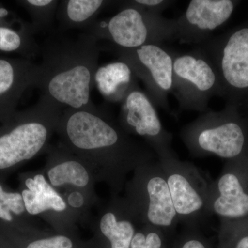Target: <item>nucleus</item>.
<instances>
[{
  "mask_svg": "<svg viewBox=\"0 0 248 248\" xmlns=\"http://www.w3.org/2000/svg\"><path fill=\"white\" fill-rule=\"evenodd\" d=\"M68 202H69L70 205L74 208H79L83 205L84 200H83V197L81 194L78 193V192H73L70 195Z\"/></svg>",
  "mask_w": 248,
  "mask_h": 248,
  "instance_id": "25",
  "label": "nucleus"
},
{
  "mask_svg": "<svg viewBox=\"0 0 248 248\" xmlns=\"http://www.w3.org/2000/svg\"><path fill=\"white\" fill-rule=\"evenodd\" d=\"M172 248H212L208 240L199 232L195 226H187L176 240Z\"/></svg>",
  "mask_w": 248,
  "mask_h": 248,
  "instance_id": "22",
  "label": "nucleus"
},
{
  "mask_svg": "<svg viewBox=\"0 0 248 248\" xmlns=\"http://www.w3.org/2000/svg\"><path fill=\"white\" fill-rule=\"evenodd\" d=\"M239 110H240V112H241L243 117H244L248 132V102L245 103V104H243L241 107H240L239 108Z\"/></svg>",
  "mask_w": 248,
  "mask_h": 248,
  "instance_id": "27",
  "label": "nucleus"
},
{
  "mask_svg": "<svg viewBox=\"0 0 248 248\" xmlns=\"http://www.w3.org/2000/svg\"><path fill=\"white\" fill-rule=\"evenodd\" d=\"M166 234L155 227L144 225L136 232L130 248H166Z\"/></svg>",
  "mask_w": 248,
  "mask_h": 248,
  "instance_id": "19",
  "label": "nucleus"
},
{
  "mask_svg": "<svg viewBox=\"0 0 248 248\" xmlns=\"http://www.w3.org/2000/svg\"><path fill=\"white\" fill-rule=\"evenodd\" d=\"M137 169L130 207L143 226L155 227L166 236L170 234L179 221L162 166L156 160Z\"/></svg>",
  "mask_w": 248,
  "mask_h": 248,
  "instance_id": "4",
  "label": "nucleus"
},
{
  "mask_svg": "<svg viewBox=\"0 0 248 248\" xmlns=\"http://www.w3.org/2000/svg\"><path fill=\"white\" fill-rule=\"evenodd\" d=\"M175 22V19H166L133 4L111 18L107 28L116 45L124 49H135L174 40Z\"/></svg>",
  "mask_w": 248,
  "mask_h": 248,
  "instance_id": "6",
  "label": "nucleus"
},
{
  "mask_svg": "<svg viewBox=\"0 0 248 248\" xmlns=\"http://www.w3.org/2000/svg\"><path fill=\"white\" fill-rule=\"evenodd\" d=\"M209 215L223 220L248 218V155L226 161L208 189Z\"/></svg>",
  "mask_w": 248,
  "mask_h": 248,
  "instance_id": "8",
  "label": "nucleus"
},
{
  "mask_svg": "<svg viewBox=\"0 0 248 248\" xmlns=\"http://www.w3.org/2000/svg\"><path fill=\"white\" fill-rule=\"evenodd\" d=\"M91 73L84 64H76L55 74L50 79L48 89L58 102L74 108H80L89 102Z\"/></svg>",
  "mask_w": 248,
  "mask_h": 248,
  "instance_id": "12",
  "label": "nucleus"
},
{
  "mask_svg": "<svg viewBox=\"0 0 248 248\" xmlns=\"http://www.w3.org/2000/svg\"><path fill=\"white\" fill-rule=\"evenodd\" d=\"M122 121L124 128L146 140L158 159L175 155L172 134L166 130L155 104L148 94L134 84L123 99Z\"/></svg>",
  "mask_w": 248,
  "mask_h": 248,
  "instance_id": "9",
  "label": "nucleus"
},
{
  "mask_svg": "<svg viewBox=\"0 0 248 248\" xmlns=\"http://www.w3.org/2000/svg\"><path fill=\"white\" fill-rule=\"evenodd\" d=\"M172 3V1L165 0H136L133 1V4L142 9L159 14H161L162 11Z\"/></svg>",
  "mask_w": 248,
  "mask_h": 248,
  "instance_id": "24",
  "label": "nucleus"
},
{
  "mask_svg": "<svg viewBox=\"0 0 248 248\" xmlns=\"http://www.w3.org/2000/svg\"><path fill=\"white\" fill-rule=\"evenodd\" d=\"M32 75L27 62L0 58V119L14 113L22 93L32 81Z\"/></svg>",
  "mask_w": 248,
  "mask_h": 248,
  "instance_id": "13",
  "label": "nucleus"
},
{
  "mask_svg": "<svg viewBox=\"0 0 248 248\" xmlns=\"http://www.w3.org/2000/svg\"><path fill=\"white\" fill-rule=\"evenodd\" d=\"M25 210L22 196L17 192H6L0 185V218L6 221H12L11 212L20 215Z\"/></svg>",
  "mask_w": 248,
  "mask_h": 248,
  "instance_id": "21",
  "label": "nucleus"
},
{
  "mask_svg": "<svg viewBox=\"0 0 248 248\" xmlns=\"http://www.w3.org/2000/svg\"><path fill=\"white\" fill-rule=\"evenodd\" d=\"M28 190H23L22 196L28 213L35 215L48 210L62 212L66 210L64 201L46 182L42 174L26 180Z\"/></svg>",
  "mask_w": 248,
  "mask_h": 248,
  "instance_id": "14",
  "label": "nucleus"
},
{
  "mask_svg": "<svg viewBox=\"0 0 248 248\" xmlns=\"http://www.w3.org/2000/svg\"><path fill=\"white\" fill-rule=\"evenodd\" d=\"M180 137L192 156L215 155L232 160L248 155V132L236 106L207 111L181 130Z\"/></svg>",
  "mask_w": 248,
  "mask_h": 248,
  "instance_id": "1",
  "label": "nucleus"
},
{
  "mask_svg": "<svg viewBox=\"0 0 248 248\" xmlns=\"http://www.w3.org/2000/svg\"><path fill=\"white\" fill-rule=\"evenodd\" d=\"M172 92L180 110L202 113L209 110L212 97H223L218 73L200 46L186 53L173 51Z\"/></svg>",
  "mask_w": 248,
  "mask_h": 248,
  "instance_id": "3",
  "label": "nucleus"
},
{
  "mask_svg": "<svg viewBox=\"0 0 248 248\" xmlns=\"http://www.w3.org/2000/svg\"><path fill=\"white\" fill-rule=\"evenodd\" d=\"M71 238L64 235L32 240L25 248H78Z\"/></svg>",
  "mask_w": 248,
  "mask_h": 248,
  "instance_id": "23",
  "label": "nucleus"
},
{
  "mask_svg": "<svg viewBox=\"0 0 248 248\" xmlns=\"http://www.w3.org/2000/svg\"><path fill=\"white\" fill-rule=\"evenodd\" d=\"M48 130L36 122L16 124L0 135V169H6L33 157L45 145Z\"/></svg>",
  "mask_w": 248,
  "mask_h": 248,
  "instance_id": "11",
  "label": "nucleus"
},
{
  "mask_svg": "<svg viewBox=\"0 0 248 248\" xmlns=\"http://www.w3.org/2000/svg\"><path fill=\"white\" fill-rule=\"evenodd\" d=\"M239 1L234 0H192L185 12L175 19L174 40L203 45L215 29L226 24Z\"/></svg>",
  "mask_w": 248,
  "mask_h": 248,
  "instance_id": "10",
  "label": "nucleus"
},
{
  "mask_svg": "<svg viewBox=\"0 0 248 248\" xmlns=\"http://www.w3.org/2000/svg\"><path fill=\"white\" fill-rule=\"evenodd\" d=\"M130 67L124 61L101 67L95 74L98 89L104 97L114 101L122 100L135 84Z\"/></svg>",
  "mask_w": 248,
  "mask_h": 248,
  "instance_id": "15",
  "label": "nucleus"
},
{
  "mask_svg": "<svg viewBox=\"0 0 248 248\" xmlns=\"http://www.w3.org/2000/svg\"><path fill=\"white\" fill-rule=\"evenodd\" d=\"M103 3L101 0H71L67 6V14L73 22H84L92 16Z\"/></svg>",
  "mask_w": 248,
  "mask_h": 248,
  "instance_id": "20",
  "label": "nucleus"
},
{
  "mask_svg": "<svg viewBox=\"0 0 248 248\" xmlns=\"http://www.w3.org/2000/svg\"><path fill=\"white\" fill-rule=\"evenodd\" d=\"M52 2L50 0H29L27 1L28 4L32 5L34 6H38V7H43L47 6Z\"/></svg>",
  "mask_w": 248,
  "mask_h": 248,
  "instance_id": "26",
  "label": "nucleus"
},
{
  "mask_svg": "<svg viewBox=\"0 0 248 248\" xmlns=\"http://www.w3.org/2000/svg\"><path fill=\"white\" fill-rule=\"evenodd\" d=\"M117 213L115 210L108 211L101 218L99 230L106 244L102 248H130L136 233L132 217Z\"/></svg>",
  "mask_w": 248,
  "mask_h": 248,
  "instance_id": "16",
  "label": "nucleus"
},
{
  "mask_svg": "<svg viewBox=\"0 0 248 248\" xmlns=\"http://www.w3.org/2000/svg\"><path fill=\"white\" fill-rule=\"evenodd\" d=\"M158 160L164 169L179 222L187 226H195L200 220L209 215L210 182L196 166L181 161L176 154Z\"/></svg>",
  "mask_w": 248,
  "mask_h": 248,
  "instance_id": "5",
  "label": "nucleus"
},
{
  "mask_svg": "<svg viewBox=\"0 0 248 248\" xmlns=\"http://www.w3.org/2000/svg\"><path fill=\"white\" fill-rule=\"evenodd\" d=\"M121 58L143 81L155 105L169 112L168 96L173 90V51L160 45L120 50Z\"/></svg>",
  "mask_w": 248,
  "mask_h": 248,
  "instance_id": "7",
  "label": "nucleus"
},
{
  "mask_svg": "<svg viewBox=\"0 0 248 248\" xmlns=\"http://www.w3.org/2000/svg\"><path fill=\"white\" fill-rule=\"evenodd\" d=\"M200 47L218 73L226 104L248 102V20Z\"/></svg>",
  "mask_w": 248,
  "mask_h": 248,
  "instance_id": "2",
  "label": "nucleus"
},
{
  "mask_svg": "<svg viewBox=\"0 0 248 248\" xmlns=\"http://www.w3.org/2000/svg\"><path fill=\"white\" fill-rule=\"evenodd\" d=\"M218 248H248V218L221 220Z\"/></svg>",
  "mask_w": 248,
  "mask_h": 248,
  "instance_id": "18",
  "label": "nucleus"
},
{
  "mask_svg": "<svg viewBox=\"0 0 248 248\" xmlns=\"http://www.w3.org/2000/svg\"><path fill=\"white\" fill-rule=\"evenodd\" d=\"M48 175L53 186L71 184L78 187H84L89 182L87 170L82 165L75 161L57 165L48 171Z\"/></svg>",
  "mask_w": 248,
  "mask_h": 248,
  "instance_id": "17",
  "label": "nucleus"
}]
</instances>
